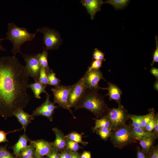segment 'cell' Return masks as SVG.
<instances>
[{"instance_id":"cell-1","label":"cell","mask_w":158,"mask_h":158,"mask_svg":"<svg viewBox=\"0 0 158 158\" xmlns=\"http://www.w3.org/2000/svg\"><path fill=\"white\" fill-rule=\"evenodd\" d=\"M29 80L25 66L15 56L0 57V116L5 119L29 103Z\"/></svg>"},{"instance_id":"cell-2","label":"cell","mask_w":158,"mask_h":158,"mask_svg":"<svg viewBox=\"0 0 158 158\" xmlns=\"http://www.w3.org/2000/svg\"><path fill=\"white\" fill-rule=\"evenodd\" d=\"M98 91L87 89L85 93L74 107L76 110L81 108L89 111L97 118L105 115L108 106L104 96Z\"/></svg>"},{"instance_id":"cell-3","label":"cell","mask_w":158,"mask_h":158,"mask_svg":"<svg viewBox=\"0 0 158 158\" xmlns=\"http://www.w3.org/2000/svg\"><path fill=\"white\" fill-rule=\"evenodd\" d=\"M8 30L6 34V37L2 38V40H10L13 44L11 52L15 56L18 53L21 54L20 48L25 42L32 41L35 37L36 32H29L25 28H21L17 26L13 23L8 24Z\"/></svg>"},{"instance_id":"cell-4","label":"cell","mask_w":158,"mask_h":158,"mask_svg":"<svg viewBox=\"0 0 158 158\" xmlns=\"http://www.w3.org/2000/svg\"><path fill=\"white\" fill-rule=\"evenodd\" d=\"M36 32L44 34V48L46 50H56L61 45L62 40L59 33L57 31L48 27L44 26L36 30Z\"/></svg>"},{"instance_id":"cell-5","label":"cell","mask_w":158,"mask_h":158,"mask_svg":"<svg viewBox=\"0 0 158 158\" xmlns=\"http://www.w3.org/2000/svg\"><path fill=\"white\" fill-rule=\"evenodd\" d=\"M110 140L114 147L121 149L133 142L130 127L124 125L114 130L110 136Z\"/></svg>"},{"instance_id":"cell-6","label":"cell","mask_w":158,"mask_h":158,"mask_svg":"<svg viewBox=\"0 0 158 158\" xmlns=\"http://www.w3.org/2000/svg\"><path fill=\"white\" fill-rule=\"evenodd\" d=\"M105 115L109 120L112 130H116L125 125L129 118V114L121 105L117 108L108 109Z\"/></svg>"},{"instance_id":"cell-7","label":"cell","mask_w":158,"mask_h":158,"mask_svg":"<svg viewBox=\"0 0 158 158\" xmlns=\"http://www.w3.org/2000/svg\"><path fill=\"white\" fill-rule=\"evenodd\" d=\"M73 85L65 86L60 85L51 89L54 96V103L58 104L62 108L67 109L75 118L71 110L68 102V97Z\"/></svg>"},{"instance_id":"cell-8","label":"cell","mask_w":158,"mask_h":158,"mask_svg":"<svg viewBox=\"0 0 158 158\" xmlns=\"http://www.w3.org/2000/svg\"><path fill=\"white\" fill-rule=\"evenodd\" d=\"M21 54L26 63L25 68L28 75L32 78L35 81H38L41 66L37 54L31 55L22 53Z\"/></svg>"},{"instance_id":"cell-9","label":"cell","mask_w":158,"mask_h":158,"mask_svg":"<svg viewBox=\"0 0 158 158\" xmlns=\"http://www.w3.org/2000/svg\"><path fill=\"white\" fill-rule=\"evenodd\" d=\"M46 94V99L44 102L36 108L31 115L33 119L36 116H42L46 117L50 121H52L54 110L58 107L50 101L49 95L47 92Z\"/></svg>"},{"instance_id":"cell-10","label":"cell","mask_w":158,"mask_h":158,"mask_svg":"<svg viewBox=\"0 0 158 158\" xmlns=\"http://www.w3.org/2000/svg\"><path fill=\"white\" fill-rule=\"evenodd\" d=\"M83 77L87 89L97 91L100 90H106L105 88L100 87L99 85V82L101 80L106 81L99 69L86 72Z\"/></svg>"},{"instance_id":"cell-11","label":"cell","mask_w":158,"mask_h":158,"mask_svg":"<svg viewBox=\"0 0 158 158\" xmlns=\"http://www.w3.org/2000/svg\"><path fill=\"white\" fill-rule=\"evenodd\" d=\"M87 89L83 77L73 85L68 97V102L71 108L75 107L83 96Z\"/></svg>"},{"instance_id":"cell-12","label":"cell","mask_w":158,"mask_h":158,"mask_svg":"<svg viewBox=\"0 0 158 158\" xmlns=\"http://www.w3.org/2000/svg\"><path fill=\"white\" fill-rule=\"evenodd\" d=\"M30 142L35 149L34 156L35 158H42L43 156L48 155L53 147L52 142L43 139L34 140H30Z\"/></svg>"},{"instance_id":"cell-13","label":"cell","mask_w":158,"mask_h":158,"mask_svg":"<svg viewBox=\"0 0 158 158\" xmlns=\"http://www.w3.org/2000/svg\"><path fill=\"white\" fill-rule=\"evenodd\" d=\"M80 2L85 8L92 20L94 19L96 13L101 11V7L103 4L102 0H82Z\"/></svg>"},{"instance_id":"cell-14","label":"cell","mask_w":158,"mask_h":158,"mask_svg":"<svg viewBox=\"0 0 158 158\" xmlns=\"http://www.w3.org/2000/svg\"><path fill=\"white\" fill-rule=\"evenodd\" d=\"M108 86L105 88L106 90L108 91L107 94L109 97L110 100L116 101L118 105L121 104V96L122 91L121 89L116 85L110 82H107Z\"/></svg>"},{"instance_id":"cell-15","label":"cell","mask_w":158,"mask_h":158,"mask_svg":"<svg viewBox=\"0 0 158 158\" xmlns=\"http://www.w3.org/2000/svg\"><path fill=\"white\" fill-rule=\"evenodd\" d=\"M55 135V139L53 142V147L59 151H63L66 149L65 136L59 129L56 127L52 128Z\"/></svg>"},{"instance_id":"cell-16","label":"cell","mask_w":158,"mask_h":158,"mask_svg":"<svg viewBox=\"0 0 158 158\" xmlns=\"http://www.w3.org/2000/svg\"><path fill=\"white\" fill-rule=\"evenodd\" d=\"M14 116L17 118L21 124L22 128L25 132L27 126L31 122V120H33L31 115L25 111L23 109H20L16 111Z\"/></svg>"},{"instance_id":"cell-17","label":"cell","mask_w":158,"mask_h":158,"mask_svg":"<svg viewBox=\"0 0 158 158\" xmlns=\"http://www.w3.org/2000/svg\"><path fill=\"white\" fill-rule=\"evenodd\" d=\"M30 140L25 133L20 136L17 142L12 147L13 154L16 157L19 156L21 152L28 146V142Z\"/></svg>"},{"instance_id":"cell-18","label":"cell","mask_w":158,"mask_h":158,"mask_svg":"<svg viewBox=\"0 0 158 158\" xmlns=\"http://www.w3.org/2000/svg\"><path fill=\"white\" fill-rule=\"evenodd\" d=\"M157 137L154 134L146 136L140 140V144L142 150L148 153L152 149L155 139Z\"/></svg>"},{"instance_id":"cell-19","label":"cell","mask_w":158,"mask_h":158,"mask_svg":"<svg viewBox=\"0 0 158 158\" xmlns=\"http://www.w3.org/2000/svg\"><path fill=\"white\" fill-rule=\"evenodd\" d=\"M29 88L31 89L34 93L35 97L38 99L41 98L40 95L42 93L46 94L47 92L45 90V88L38 80L29 84Z\"/></svg>"},{"instance_id":"cell-20","label":"cell","mask_w":158,"mask_h":158,"mask_svg":"<svg viewBox=\"0 0 158 158\" xmlns=\"http://www.w3.org/2000/svg\"><path fill=\"white\" fill-rule=\"evenodd\" d=\"M130 131L133 138L140 141L146 136L154 134L152 132H148L142 128L133 126L130 127Z\"/></svg>"},{"instance_id":"cell-21","label":"cell","mask_w":158,"mask_h":158,"mask_svg":"<svg viewBox=\"0 0 158 158\" xmlns=\"http://www.w3.org/2000/svg\"><path fill=\"white\" fill-rule=\"evenodd\" d=\"M109 128L112 130V126L108 118L105 115L100 118L95 119V125L93 128L94 132L98 129Z\"/></svg>"},{"instance_id":"cell-22","label":"cell","mask_w":158,"mask_h":158,"mask_svg":"<svg viewBox=\"0 0 158 158\" xmlns=\"http://www.w3.org/2000/svg\"><path fill=\"white\" fill-rule=\"evenodd\" d=\"M48 51L44 49L42 53L37 54L38 59L41 66L45 69L47 73L49 72L51 70L48 65Z\"/></svg>"},{"instance_id":"cell-23","label":"cell","mask_w":158,"mask_h":158,"mask_svg":"<svg viewBox=\"0 0 158 158\" xmlns=\"http://www.w3.org/2000/svg\"><path fill=\"white\" fill-rule=\"evenodd\" d=\"M130 1L128 0H107L103 1V3L110 4L116 10H118L126 7Z\"/></svg>"},{"instance_id":"cell-24","label":"cell","mask_w":158,"mask_h":158,"mask_svg":"<svg viewBox=\"0 0 158 158\" xmlns=\"http://www.w3.org/2000/svg\"><path fill=\"white\" fill-rule=\"evenodd\" d=\"M49 81V85L56 87L60 85L61 80L57 78L55 73L52 70L47 73Z\"/></svg>"},{"instance_id":"cell-25","label":"cell","mask_w":158,"mask_h":158,"mask_svg":"<svg viewBox=\"0 0 158 158\" xmlns=\"http://www.w3.org/2000/svg\"><path fill=\"white\" fill-rule=\"evenodd\" d=\"M20 154L21 158H28L33 157L35 154V149L30 143L21 152Z\"/></svg>"},{"instance_id":"cell-26","label":"cell","mask_w":158,"mask_h":158,"mask_svg":"<svg viewBox=\"0 0 158 158\" xmlns=\"http://www.w3.org/2000/svg\"><path fill=\"white\" fill-rule=\"evenodd\" d=\"M69 139L77 143H80L84 145H86L88 143L84 141L82 139V135L75 132H72L66 136Z\"/></svg>"},{"instance_id":"cell-27","label":"cell","mask_w":158,"mask_h":158,"mask_svg":"<svg viewBox=\"0 0 158 158\" xmlns=\"http://www.w3.org/2000/svg\"><path fill=\"white\" fill-rule=\"evenodd\" d=\"M144 115H137L129 114L128 118L132 121V126L142 128L141 123Z\"/></svg>"},{"instance_id":"cell-28","label":"cell","mask_w":158,"mask_h":158,"mask_svg":"<svg viewBox=\"0 0 158 158\" xmlns=\"http://www.w3.org/2000/svg\"><path fill=\"white\" fill-rule=\"evenodd\" d=\"M66 141V148L72 152H76L81 147L78 144L68 138L65 136Z\"/></svg>"},{"instance_id":"cell-29","label":"cell","mask_w":158,"mask_h":158,"mask_svg":"<svg viewBox=\"0 0 158 158\" xmlns=\"http://www.w3.org/2000/svg\"><path fill=\"white\" fill-rule=\"evenodd\" d=\"M112 130L110 128H104L98 129L95 131L102 139L106 140L110 137L112 133Z\"/></svg>"},{"instance_id":"cell-30","label":"cell","mask_w":158,"mask_h":158,"mask_svg":"<svg viewBox=\"0 0 158 158\" xmlns=\"http://www.w3.org/2000/svg\"><path fill=\"white\" fill-rule=\"evenodd\" d=\"M38 81L44 86H46L49 85V81L47 72L44 68L41 67L39 76Z\"/></svg>"},{"instance_id":"cell-31","label":"cell","mask_w":158,"mask_h":158,"mask_svg":"<svg viewBox=\"0 0 158 158\" xmlns=\"http://www.w3.org/2000/svg\"><path fill=\"white\" fill-rule=\"evenodd\" d=\"M154 112V110L153 109H152L149 110V113L145 115L141 123L142 128L144 130L146 125L154 117L155 114Z\"/></svg>"},{"instance_id":"cell-32","label":"cell","mask_w":158,"mask_h":158,"mask_svg":"<svg viewBox=\"0 0 158 158\" xmlns=\"http://www.w3.org/2000/svg\"><path fill=\"white\" fill-rule=\"evenodd\" d=\"M105 54L95 48L92 54V59L95 60H97L102 61H105L106 60L104 57Z\"/></svg>"},{"instance_id":"cell-33","label":"cell","mask_w":158,"mask_h":158,"mask_svg":"<svg viewBox=\"0 0 158 158\" xmlns=\"http://www.w3.org/2000/svg\"><path fill=\"white\" fill-rule=\"evenodd\" d=\"M6 146L0 147V158H16L7 150Z\"/></svg>"},{"instance_id":"cell-34","label":"cell","mask_w":158,"mask_h":158,"mask_svg":"<svg viewBox=\"0 0 158 158\" xmlns=\"http://www.w3.org/2000/svg\"><path fill=\"white\" fill-rule=\"evenodd\" d=\"M103 62L97 60H94L92 62L91 66L88 67L86 72H89L92 70L99 69L102 66Z\"/></svg>"},{"instance_id":"cell-35","label":"cell","mask_w":158,"mask_h":158,"mask_svg":"<svg viewBox=\"0 0 158 158\" xmlns=\"http://www.w3.org/2000/svg\"><path fill=\"white\" fill-rule=\"evenodd\" d=\"M22 129H23L22 128L20 129H16L7 133L5 132L3 130H0V143L2 142H8V141L6 138V135L8 134L19 131Z\"/></svg>"},{"instance_id":"cell-36","label":"cell","mask_w":158,"mask_h":158,"mask_svg":"<svg viewBox=\"0 0 158 158\" xmlns=\"http://www.w3.org/2000/svg\"><path fill=\"white\" fill-rule=\"evenodd\" d=\"M156 49L154 51L153 55V60L151 64L152 66L155 63L158 62V40L157 36H155Z\"/></svg>"},{"instance_id":"cell-37","label":"cell","mask_w":158,"mask_h":158,"mask_svg":"<svg viewBox=\"0 0 158 158\" xmlns=\"http://www.w3.org/2000/svg\"><path fill=\"white\" fill-rule=\"evenodd\" d=\"M148 158H158V147L157 146L152 148L148 153Z\"/></svg>"},{"instance_id":"cell-38","label":"cell","mask_w":158,"mask_h":158,"mask_svg":"<svg viewBox=\"0 0 158 158\" xmlns=\"http://www.w3.org/2000/svg\"><path fill=\"white\" fill-rule=\"evenodd\" d=\"M155 124V119L154 116L151 120L146 125L144 130L148 132H152L154 128Z\"/></svg>"},{"instance_id":"cell-39","label":"cell","mask_w":158,"mask_h":158,"mask_svg":"<svg viewBox=\"0 0 158 158\" xmlns=\"http://www.w3.org/2000/svg\"><path fill=\"white\" fill-rule=\"evenodd\" d=\"M148 153H146L143 151L138 147L137 149V158H148Z\"/></svg>"},{"instance_id":"cell-40","label":"cell","mask_w":158,"mask_h":158,"mask_svg":"<svg viewBox=\"0 0 158 158\" xmlns=\"http://www.w3.org/2000/svg\"><path fill=\"white\" fill-rule=\"evenodd\" d=\"M155 124L153 131L152 132L157 137L158 134V114L154 115Z\"/></svg>"},{"instance_id":"cell-41","label":"cell","mask_w":158,"mask_h":158,"mask_svg":"<svg viewBox=\"0 0 158 158\" xmlns=\"http://www.w3.org/2000/svg\"><path fill=\"white\" fill-rule=\"evenodd\" d=\"M59 158H70V152L66 148L59 154Z\"/></svg>"},{"instance_id":"cell-42","label":"cell","mask_w":158,"mask_h":158,"mask_svg":"<svg viewBox=\"0 0 158 158\" xmlns=\"http://www.w3.org/2000/svg\"><path fill=\"white\" fill-rule=\"evenodd\" d=\"M150 73L155 77L156 79H158V69L156 68L152 67L150 70Z\"/></svg>"},{"instance_id":"cell-43","label":"cell","mask_w":158,"mask_h":158,"mask_svg":"<svg viewBox=\"0 0 158 158\" xmlns=\"http://www.w3.org/2000/svg\"><path fill=\"white\" fill-rule=\"evenodd\" d=\"M49 154L53 158H59L58 151L53 147Z\"/></svg>"},{"instance_id":"cell-44","label":"cell","mask_w":158,"mask_h":158,"mask_svg":"<svg viewBox=\"0 0 158 158\" xmlns=\"http://www.w3.org/2000/svg\"><path fill=\"white\" fill-rule=\"evenodd\" d=\"M80 158H91L90 152L88 151H84L80 156Z\"/></svg>"},{"instance_id":"cell-45","label":"cell","mask_w":158,"mask_h":158,"mask_svg":"<svg viewBox=\"0 0 158 158\" xmlns=\"http://www.w3.org/2000/svg\"><path fill=\"white\" fill-rule=\"evenodd\" d=\"M70 152V158H80V155L77 152Z\"/></svg>"},{"instance_id":"cell-46","label":"cell","mask_w":158,"mask_h":158,"mask_svg":"<svg viewBox=\"0 0 158 158\" xmlns=\"http://www.w3.org/2000/svg\"><path fill=\"white\" fill-rule=\"evenodd\" d=\"M154 89L156 91L158 90V80L156 79L154 85Z\"/></svg>"},{"instance_id":"cell-47","label":"cell","mask_w":158,"mask_h":158,"mask_svg":"<svg viewBox=\"0 0 158 158\" xmlns=\"http://www.w3.org/2000/svg\"><path fill=\"white\" fill-rule=\"evenodd\" d=\"M2 41V39L0 38V51H6V50L2 46L1 44V41Z\"/></svg>"},{"instance_id":"cell-48","label":"cell","mask_w":158,"mask_h":158,"mask_svg":"<svg viewBox=\"0 0 158 158\" xmlns=\"http://www.w3.org/2000/svg\"><path fill=\"white\" fill-rule=\"evenodd\" d=\"M28 158H35V157H29Z\"/></svg>"}]
</instances>
